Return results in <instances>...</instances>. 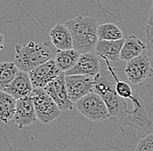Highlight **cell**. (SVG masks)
Instances as JSON below:
<instances>
[{
  "instance_id": "277c9868",
  "label": "cell",
  "mask_w": 153,
  "mask_h": 151,
  "mask_svg": "<svg viewBox=\"0 0 153 151\" xmlns=\"http://www.w3.org/2000/svg\"><path fill=\"white\" fill-rule=\"evenodd\" d=\"M78 112L91 122H103L110 119L108 108L102 97L96 92H91L74 103Z\"/></svg>"
},
{
  "instance_id": "cb8c5ba5",
  "label": "cell",
  "mask_w": 153,
  "mask_h": 151,
  "mask_svg": "<svg viewBox=\"0 0 153 151\" xmlns=\"http://www.w3.org/2000/svg\"><path fill=\"white\" fill-rule=\"evenodd\" d=\"M148 25L152 26H153V0L152 2V5H151V9L149 11V19H148Z\"/></svg>"
},
{
  "instance_id": "6da1fadb",
  "label": "cell",
  "mask_w": 153,
  "mask_h": 151,
  "mask_svg": "<svg viewBox=\"0 0 153 151\" xmlns=\"http://www.w3.org/2000/svg\"><path fill=\"white\" fill-rule=\"evenodd\" d=\"M94 79V92L104 100L109 111L110 119L113 121H124L129 111L128 106L125 100L116 93L114 77L102 59L100 72Z\"/></svg>"
},
{
  "instance_id": "7a4b0ae2",
  "label": "cell",
  "mask_w": 153,
  "mask_h": 151,
  "mask_svg": "<svg viewBox=\"0 0 153 151\" xmlns=\"http://www.w3.org/2000/svg\"><path fill=\"white\" fill-rule=\"evenodd\" d=\"M69 29L73 49L79 53H95L98 21L95 16H77L65 23Z\"/></svg>"
},
{
  "instance_id": "5b68a950",
  "label": "cell",
  "mask_w": 153,
  "mask_h": 151,
  "mask_svg": "<svg viewBox=\"0 0 153 151\" xmlns=\"http://www.w3.org/2000/svg\"><path fill=\"white\" fill-rule=\"evenodd\" d=\"M30 95L32 99L35 113L39 122L46 125L54 122L60 116L62 111L44 88H33Z\"/></svg>"
},
{
  "instance_id": "9c48e42d",
  "label": "cell",
  "mask_w": 153,
  "mask_h": 151,
  "mask_svg": "<svg viewBox=\"0 0 153 151\" xmlns=\"http://www.w3.org/2000/svg\"><path fill=\"white\" fill-rule=\"evenodd\" d=\"M62 74L64 73L58 69L54 59L39 65L28 73L33 88H44Z\"/></svg>"
},
{
  "instance_id": "44dd1931",
  "label": "cell",
  "mask_w": 153,
  "mask_h": 151,
  "mask_svg": "<svg viewBox=\"0 0 153 151\" xmlns=\"http://www.w3.org/2000/svg\"><path fill=\"white\" fill-rule=\"evenodd\" d=\"M18 72L19 68L14 62L0 63V91H4V89L14 79Z\"/></svg>"
},
{
  "instance_id": "52a82bcc",
  "label": "cell",
  "mask_w": 153,
  "mask_h": 151,
  "mask_svg": "<svg viewBox=\"0 0 153 151\" xmlns=\"http://www.w3.org/2000/svg\"><path fill=\"white\" fill-rule=\"evenodd\" d=\"M94 78L90 75H65L67 93L73 103L83 96L94 91Z\"/></svg>"
},
{
  "instance_id": "5bb4252c",
  "label": "cell",
  "mask_w": 153,
  "mask_h": 151,
  "mask_svg": "<svg viewBox=\"0 0 153 151\" xmlns=\"http://www.w3.org/2000/svg\"><path fill=\"white\" fill-rule=\"evenodd\" d=\"M124 38L119 40H97L95 47V53L99 58L109 61L110 63H116L119 60L121 48L124 44Z\"/></svg>"
},
{
  "instance_id": "7402d4cb",
  "label": "cell",
  "mask_w": 153,
  "mask_h": 151,
  "mask_svg": "<svg viewBox=\"0 0 153 151\" xmlns=\"http://www.w3.org/2000/svg\"><path fill=\"white\" fill-rule=\"evenodd\" d=\"M146 37V53L153 67V26L148 25L145 28Z\"/></svg>"
},
{
  "instance_id": "2e32d148",
  "label": "cell",
  "mask_w": 153,
  "mask_h": 151,
  "mask_svg": "<svg viewBox=\"0 0 153 151\" xmlns=\"http://www.w3.org/2000/svg\"><path fill=\"white\" fill-rule=\"evenodd\" d=\"M51 43L56 50L72 49V38L65 24H57L50 31Z\"/></svg>"
},
{
  "instance_id": "3957f363",
  "label": "cell",
  "mask_w": 153,
  "mask_h": 151,
  "mask_svg": "<svg viewBox=\"0 0 153 151\" xmlns=\"http://www.w3.org/2000/svg\"><path fill=\"white\" fill-rule=\"evenodd\" d=\"M54 47L49 41H29L26 45L15 46L14 63L19 70L29 73L39 65L54 59Z\"/></svg>"
},
{
  "instance_id": "d6986e66",
  "label": "cell",
  "mask_w": 153,
  "mask_h": 151,
  "mask_svg": "<svg viewBox=\"0 0 153 151\" xmlns=\"http://www.w3.org/2000/svg\"><path fill=\"white\" fill-rule=\"evenodd\" d=\"M97 38L98 40H119L124 38V33L117 25L112 23H105L98 25Z\"/></svg>"
},
{
  "instance_id": "8fae6325",
  "label": "cell",
  "mask_w": 153,
  "mask_h": 151,
  "mask_svg": "<svg viewBox=\"0 0 153 151\" xmlns=\"http://www.w3.org/2000/svg\"><path fill=\"white\" fill-rule=\"evenodd\" d=\"M34 105L30 95L18 99L12 121L19 128L30 126L37 122Z\"/></svg>"
},
{
  "instance_id": "ba28073f",
  "label": "cell",
  "mask_w": 153,
  "mask_h": 151,
  "mask_svg": "<svg viewBox=\"0 0 153 151\" xmlns=\"http://www.w3.org/2000/svg\"><path fill=\"white\" fill-rule=\"evenodd\" d=\"M45 91L53 100L62 112L71 111L74 103L70 100L67 93L65 74H62L44 87Z\"/></svg>"
},
{
  "instance_id": "e0dca14e",
  "label": "cell",
  "mask_w": 153,
  "mask_h": 151,
  "mask_svg": "<svg viewBox=\"0 0 153 151\" xmlns=\"http://www.w3.org/2000/svg\"><path fill=\"white\" fill-rule=\"evenodd\" d=\"M79 55L80 53L73 48L67 50H56L54 61L58 69L65 74L66 71L74 66Z\"/></svg>"
},
{
  "instance_id": "ffe728a7",
  "label": "cell",
  "mask_w": 153,
  "mask_h": 151,
  "mask_svg": "<svg viewBox=\"0 0 153 151\" xmlns=\"http://www.w3.org/2000/svg\"><path fill=\"white\" fill-rule=\"evenodd\" d=\"M105 62L107 67L109 68V70L111 71V73L112 74V75L114 77L115 79V90H116V93L118 95V96H120L121 98L123 99H130L131 100L132 97H133V92H132V88L131 85L124 80H120L118 79V77L117 75L116 72H115V69L112 67V66L111 65V63L105 59H103Z\"/></svg>"
},
{
  "instance_id": "ac0fdd59",
  "label": "cell",
  "mask_w": 153,
  "mask_h": 151,
  "mask_svg": "<svg viewBox=\"0 0 153 151\" xmlns=\"http://www.w3.org/2000/svg\"><path fill=\"white\" fill-rule=\"evenodd\" d=\"M17 100L9 94L0 91V122L8 123L12 121Z\"/></svg>"
},
{
  "instance_id": "d4e9b609",
  "label": "cell",
  "mask_w": 153,
  "mask_h": 151,
  "mask_svg": "<svg viewBox=\"0 0 153 151\" xmlns=\"http://www.w3.org/2000/svg\"><path fill=\"white\" fill-rule=\"evenodd\" d=\"M4 48V38L0 32V52Z\"/></svg>"
},
{
  "instance_id": "9a60e30c",
  "label": "cell",
  "mask_w": 153,
  "mask_h": 151,
  "mask_svg": "<svg viewBox=\"0 0 153 151\" xmlns=\"http://www.w3.org/2000/svg\"><path fill=\"white\" fill-rule=\"evenodd\" d=\"M146 50V45L135 35H129L124 38V44L121 48L119 59L129 61L141 55Z\"/></svg>"
},
{
  "instance_id": "603a6c76",
  "label": "cell",
  "mask_w": 153,
  "mask_h": 151,
  "mask_svg": "<svg viewBox=\"0 0 153 151\" xmlns=\"http://www.w3.org/2000/svg\"><path fill=\"white\" fill-rule=\"evenodd\" d=\"M135 151H153V134H149L140 139Z\"/></svg>"
},
{
  "instance_id": "30bf717a",
  "label": "cell",
  "mask_w": 153,
  "mask_h": 151,
  "mask_svg": "<svg viewBox=\"0 0 153 151\" xmlns=\"http://www.w3.org/2000/svg\"><path fill=\"white\" fill-rule=\"evenodd\" d=\"M101 68V59L95 53H80L73 67L65 73V75H90L95 77Z\"/></svg>"
},
{
  "instance_id": "8992f818",
  "label": "cell",
  "mask_w": 153,
  "mask_h": 151,
  "mask_svg": "<svg viewBox=\"0 0 153 151\" xmlns=\"http://www.w3.org/2000/svg\"><path fill=\"white\" fill-rule=\"evenodd\" d=\"M124 74L129 82L133 85L141 84L152 77L153 67L145 51L141 55L127 61Z\"/></svg>"
},
{
  "instance_id": "4fadbf2b",
  "label": "cell",
  "mask_w": 153,
  "mask_h": 151,
  "mask_svg": "<svg viewBox=\"0 0 153 151\" xmlns=\"http://www.w3.org/2000/svg\"><path fill=\"white\" fill-rule=\"evenodd\" d=\"M33 86L31 85L28 73L19 70L11 82L4 89V92L18 100L30 95Z\"/></svg>"
},
{
  "instance_id": "7c38bea8",
  "label": "cell",
  "mask_w": 153,
  "mask_h": 151,
  "mask_svg": "<svg viewBox=\"0 0 153 151\" xmlns=\"http://www.w3.org/2000/svg\"><path fill=\"white\" fill-rule=\"evenodd\" d=\"M131 101L133 104V110L128 111L123 122L142 130L147 129L151 126L152 121L146 113L142 98L137 94H134Z\"/></svg>"
}]
</instances>
